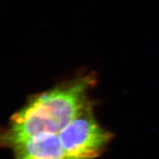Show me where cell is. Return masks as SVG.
I'll use <instances>...</instances> for the list:
<instances>
[{"instance_id":"obj_3","label":"cell","mask_w":159,"mask_h":159,"mask_svg":"<svg viewBox=\"0 0 159 159\" xmlns=\"http://www.w3.org/2000/svg\"><path fill=\"white\" fill-rule=\"evenodd\" d=\"M11 149L13 159H67L57 134H41Z\"/></svg>"},{"instance_id":"obj_1","label":"cell","mask_w":159,"mask_h":159,"mask_svg":"<svg viewBox=\"0 0 159 159\" xmlns=\"http://www.w3.org/2000/svg\"><path fill=\"white\" fill-rule=\"evenodd\" d=\"M95 80L79 76L33 96L11 117L2 136V143L11 148L41 134H58L90 103L88 93Z\"/></svg>"},{"instance_id":"obj_2","label":"cell","mask_w":159,"mask_h":159,"mask_svg":"<svg viewBox=\"0 0 159 159\" xmlns=\"http://www.w3.org/2000/svg\"><path fill=\"white\" fill-rule=\"evenodd\" d=\"M67 159H94L111 141L112 135L102 127L94 117L91 106L58 134Z\"/></svg>"}]
</instances>
